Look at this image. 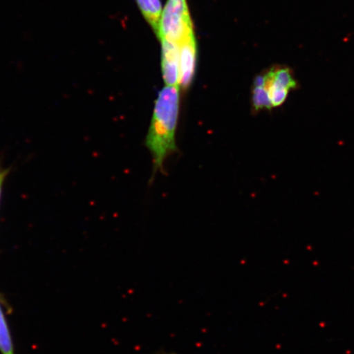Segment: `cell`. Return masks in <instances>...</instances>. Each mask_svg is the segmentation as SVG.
Here are the masks:
<instances>
[{
	"label": "cell",
	"instance_id": "cell-1",
	"mask_svg": "<svg viewBox=\"0 0 354 354\" xmlns=\"http://www.w3.org/2000/svg\"><path fill=\"white\" fill-rule=\"evenodd\" d=\"M179 108V87L166 86L159 92L145 141L152 154L155 170L162 169L168 155L176 151Z\"/></svg>",
	"mask_w": 354,
	"mask_h": 354
},
{
	"label": "cell",
	"instance_id": "cell-2",
	"mask_svg": "<svg viewBox=\"0 0 354 354\" xmlns=\"http://www.w3.org/2000/svg\"><path fill=\"white\" fill-rule=\"evenodd\" d=\"M193 34L187 0H167L159 24L158 38L180 46Z\"/></svg>",
	"mask_w": 354,
	"mask_h": 354
},
{
	"label": "cell",
	"instance_id": "cell-3",
	"mask_svg": "<svg viewBox=\"0 0 354 354\" xmlns=\"http://www.w3.org/2000/svg\"><path fill=\"white\" fill-rule=\"evenodd\" d=\"M254 86L263 88L272 108L284 104L291 91L297 90L299 84L290 66L274 65L254 80Z\"/></svg>",
	"mask_w": 354,
	"mask_h": 354
},
{
	"label": "cell",
	"instance_id": "cell-4",
	"mask_svg": "<svg viewBox=\"0 0 354 354\" xmlns=\"http://www.w3.org/2000/svg\"><path fill=\"white\" fill-rule=\"evenodd\" d=\"M162 69L166 86L180 87V46L162 39Z\"/></svg>",
	"mask_w": 354,
	"mask_h": 354
},
{
	"label": "cell",
	"instance_id": "cell-5",
	"mask_svg": "<svg viewBox=\"0 0 354 354\" xmlns=\"http://www.w3.org/2000/svg\"><path fill=\"white\" fill-rule=\"evenodd\" d=\"M196 39L189 35L180 46V87L187 88L192 83L196 65Z\"/></svg>",
	"mask_w": 354,
	"mask_h": 354
},
{
	"label": "cell",
	"instance_id": "cell-6",
	"mask_svg": "<svg viewBox=\"0 0 354 354\" xmlns=\"http://www.w3.org/2000/svg\"><path fill=\"white\" fill-rule=\"evenodd\" d=\"M140 10L146 21L152 26L154 32L158 33L159 24L162 16L160 0H136Z\"/></svg>",
	"mask_w": 354,
	"mask_h": 354
},
{
	"label": "cell",
	"instance_id": "cell-7",
	"mask_svg": "<svg viewBox=\"0 0 354 354\" xmlns=\"http://www.w3.org/2000/svg\"><path fill=\"white\" fill-rule=\"evenodd\" d=\"M0 352L1 354H15V345H13L1 301H0Z\"/></svg>",
	"mask_w": 354,
	"mask_h": 354
},
{
	"label": "cell",
	"instance_id": "cell-8",
	"mask_svg": "<svg viewBox=\"0 0 354 354\" xmlns=\"http://www.w3.org/2000/svg\"><path fill=\"white\" fill-rule=\"evenodd\" d=\"M8 171L7 169H3L0 168V196H1L2 187L4 183V180L6 178Z\"/></svg>",
	"mask_w": 354,
	"mask_h": 354
},
{
	"label": "cell",
	"instance_id": "cell-9",
	"mask_svg": "<svg viewBox=\"0 0 354 354\" xmlns=\"http://www.w3.org/2000/svg\"><path fill=\"white\" fill-rule=\"evenodd\" d=\"M158 354H177V353H172V352L161 351V352H159Z\"/></svg>",
	"mask_w": 354,
	"mask_h": 354
}]
</instances>
